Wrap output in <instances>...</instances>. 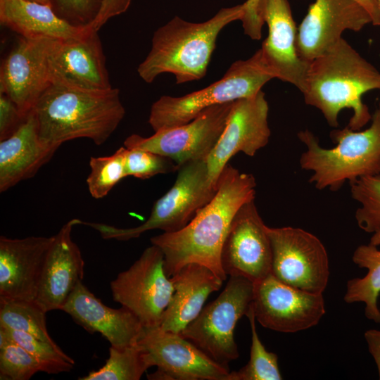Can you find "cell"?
<instances>
[{
    "mask_svg": "<svg viewBox=\"0 0 380 380\" xmlns=\"http://www.w3.org/2000/svg\"><path fill=\"white\" fill-rule=\"evenodd\" d=\"M255 187L253 175L241 172L228 163L219 177L215 196L186 226L151 238V244L164 253V270L168 277L185 265L196 262L226 280L220 260L222 247L238 210L255 199Z\"/></svg>",
    "mask_w": 380,
    "mask_h": 380,
    "instance_id": "6da1fadb",
    "label": "cell"
},
{
    "mask_svg": "<svg viewBox=\"0 0 380 380\" xmlns=\"http://www.w3.org/2000/svg\"><path fill=\"white\" fill-rule=\"evenodd\" d=\"M372 90H380V72L341 38L310 62L300 91L305 103L319 110L331 127H338L342 110L351 109L347 127L360 130L372 119L362 99Z\"/></svg>",
    "mask_w": 380,
    "mask_h": 380,
    "instance_id": "7a4b0ae2",
    "label": "cell"
},
{
    "mask_svg": "<svg viewBox=\"0 0 380 380\" xmlns=\"http://www.w3.org/2000/svg\"><path fill=\"white\" fill-rule=\"evenodd\" d=\"M32 111L41 139L58 147L79 138L89 139L100 146L125 114L117 88L87 90L58 83L48 87Z\"/></svg>",
    "mask_w": 380,
    "mask_h": 380,
    "instance_id": "3957f363",
    "label": "cell"
},
{
    "mask_svg": "<svg viewBox=\"0 0 380 380\" xmlns=\"http://www.w3.org/2000/svg\"><path fill=\"white\" fill-rule=\"evenodd\" d=\"M243 4L221 8L203 23H191L175 16L155 31L151 51L139 65L137 72L146 83L160 74L172 73L177 84L202 79L221 30L241 20Z\"/></svg>",
    "mask_w": 380,
    "mask_h": 380,
    "instance_id": "277c9868",
    "label": "cell"
},
{
    "mask_svg": "<svg viewBox=\"0 0 380 380\" xmlns=\"http://www.w3.org/2000/svg\"><path fill=\"white\" fill-rule=\"evenodd\" d=\"M370 126L362 131L348 127L336 129L331 137L336 146L322 147L309 130L298 133L306 150L300 158L302 169L312 172L309 182L316 189L338 191L346 182L380 175V106Z\"/></svg>",
    "mask_w": 380,
    "mask_h": 380,
    "instance_id": "5b68a950",
    "label": "cell"
},
{
    "mask_svg": "<svg viewBox=\"0 0 380 380\" xmlns=\"http://www.w3.org/2000/svg\"><path fill=\"white\" fill-rule=\"evenodd\" d=\"M273 78L258 50L250 58L233 63L221 79L202 89L160 97L151 107L148 123L154 132L187 123L209 107L255 95Z\"/></svg>",
    "mask_w": 380,
    "mask_h": 380,
    "instance_id": "8992f818",
    "label": "cell"
},
{
    "mask_svg": "<svg viewBox=\"0 0 380 380\" xmlns=\"http://www.w3.org/2000/svg\"><path fill=\"white\" fill-rule=\"evenodd\" d=\"M177 172L173 186L154 203L149 217L143 224L132 228H118L81 220L80 224L95 229L105 239L118 241L137 238L152 229L167 233L182 229L210 201L217 187L209 181L205 159L186 163Z\"/></svg>",
    "mask_w": 380,
    "mask_h": 380,
    "instance_id": "52a82bcc",
    "label": "cell"
},
{
    "mask_svg": "<svg viewBox=\"0 0 380 380\" xmlns=\"http://www.w3.org/2000/svg\"><path fill=\"white\" fill-rule=\"evenodd\" d=\"M253 289L254 284L246 277L229 276L222 292L202 309L181 334L213 361L229 369V363L239 356L234 329L249 310Z\"/></svg>",
    "mask_w": 380,
    "mask_h": 380,
    "instance_id": "ba28073f",
    "label": "cell"
},
{
    "mask_svg": "<svg viewBox=\"0 0 380 380\" xmlns=\"http://www.w3.org/2000/svg\"><path fill=\"white\" fill-rule=\"evenodd\" d=\"M113 300L131 310L144 328L160 327L175 289L164 270V253L151 244L110 281Z\"/></svg>",
    "mask_w": 380,
    "mask_h": 380,
    "instance_id": "9c48e42d",
    "label": "cell"
},
{
    "mask_svg": "<svg viewBox=\"0 0 380 380\" xmlns=\"http://www.w3.org/2000/svg\"><path fill=\"white\" fill-rule=\"evenodd\" d=\"M272 262L271 274L289 286L312 293H323L330 271L322 242L312 233L293 227H267Z\"/></svg>",
    "mask_w": 380,
    "mask_h": 380,
    "instance_id": "30bf717a",
    "label": "cell"
},
{
    "mask_svg": "<svg viewBox=\"0 0 380 380\" xmlns=\"http://www.w3.org/2000/svg\"><path fill=\"white\" fill-rule=\"evenodd\" d=\"M233 102L209 107L191 121L156 131L149 137L133 134L124 146L167 157L179 168L189 161L206 159L225 128Z\"/></svg>",
    "mask_w": 380,
    "mask_h": 380,
    "instance_id": "8fae6325",
    "label": "cell"
},
{
    "mask_svg": "<svg viewBox=\"0 0 380 380\" xmlns=\"http://www.w3.org/2000/svg\"><path fill=\"white\" fill-rule=\"evenodd\" d=\"M254 284L252 306L256 321L281 333H296L316 326L326 312L322 293L289 286L271 273Z\"/></svg>",
    "mask_w": 380,
    "mask_h": 380,
    "instance_id": "7c38bea8",
    "label": "cell"
},
{
    "mask_svg": "<svg viewBox=\"0 0 380 380\" xmlns=\"http://www.w3.org/2000/svg\"><path fill=\"white\" fill-rule=\"evenodd\" d=\"M269 106L260 90L253 96L233 102L225 128L205 159L209 181L217 187V181L230 158L239 152L254 156L269 142Z\"/></svg>",
    "mask_w": 380,
    "mask_h": 380,
    "instance_id": "4fadbf2b",
    "label": "cell"
},
{
    "mask_svg": "<svg viewBox=\"0 0 380 380\" xmlns=\"http://www.w3.org/2000/svg\"><path fill=\"white\" fill-rule=\"evenodd\" d=\"M254 200L244 203L229 225L220 255L228 276L238 275L256 283L271 273L272 246Z\"/></svg>",
    "mask_w": 380,
    "mask_h": 380,
    "instance_id": "5bb4252c",
    "label": "cell"
},
{
    "mask_svg": "<svg viewBox=\"0 0 380 380\" xmlns=\"http://www.w3.org/2000/svg\"><path fill=\"white\" fill-rule=\"evenodd\" d=\"M157 370L150 380H230V370L217 364L181 334L160 327L144 328L138 341Z\"/></svg>",
    "mask_w": 380,
    "mask_h": 380,
    "instance_id": "9a60e30c",
    "label": "cell"
},
{
    "mask_svg": "<svg viewBox=\"0 0 380 380\" xmlns=\"http://www.w3.org/2000/svg\"><path fill=\"white\" fill-rule=\"evenodd\" d=\"M49 39L20 37L0 70V93L6 95L27 115L51 84Z\"/></svg>",
    "mask_w": 380,
    "mask_h": 380,
    "instance_id": "2e32d148",
    "label": "cell"
},
{
    "mask_svg": "<svg viewBox=\"0 0 380 380\" xmlns=\"http://www.w3.org/2000/svg\"><path fill=\"white\" fill-rule=\"evenodd\" d=\"M369 23V13L355 0H315L297 30L298 53L310 63L336 44L345 30L358 32Z\"/></svg>",
    "mask_w": 380,
    "mask_h": 380,
    "instance_id": "e0dca14e",
    "label": "cell"
},
{
    "mask_svg": "<svg viewBox=\"0 0 380 380\" xmlns=\"http://www.w3.org/2000/svg\"><path fill=\"white\" fill-rule=\"evenodd\" d=\"M49 61L51 84L87 90L112 88L98 31L92 28L80 38L52 40Z\"/></svg>",
    "mask_w": 380,
    "mask_h": 380,
    "instance_id": "ac0fdd59",
    "label": "cell"
},
{
    "mask_svg": "<svg viewBox=\"0 0 380 380\" xmlns=\"http://www.w3.org/2000/svg\"><path fill=\"white\" fill-rule=\"evenodd\" d=\"M259 13L268 27V35L259 49L265 65L274 78L302 90L310 63L297 51V29L287 0H261Z\"/></svg>",
    "mask_w": 380,
    "mask_h": 380,
    "instance_id": "d6986e66",
    "label": "cell"
},
{
    "mask_svg": "<svg viewBox=\"0 0 380 380\" xmlns=\"http://www.w3.org/2000/svg\"><path fill=\"white\" fill-rule=\"evenodd\" d=\"M80 220H69L54 235L44 262L35 303L44 311L61 310L82 281L84 262L71 233Z\"/></svg>",
    "mask_w": 380,
    "mask_h": 380,
    "instance_id": "ffe728a7",
    "label": "cell"
},
{
    "mask_svg": "<svg viewBox=\"0 0 380 380\" xmlns=\"http://www.w3.org/2000/svg\"><path fill=\"white\" fill-rule=\"evenodd\" d=\"M51 236L0 237V299L34 301Z\"/></svg>",
    "mask_w": 380,
    "mask_h": 380,
    "instance_id": "44dd1931",
    "label": "cell"
},
{
    "mask_svg": "<svg viewBox=\"0 0 380 380\" xmlns=\"http://www.w3.org/2000/svg\"><path fill=\"white\" fill-rule=\"evenodd\" d=\"M90 333H100L110 346L124 348L138 343L144 332L139 319L129 309L110 308L79 282L62 310Z\"/></svg>",
    "mask_w": 380,
    "mask_h": 380,
    "instance_id": "7402d4cb",
    "label": "cell"
},
{
    "mask_svg": "<svg viewBox=\"0 0 380 380\" xmlns=\"http://www.w3.org/2000/svg\"><path fill=\"white\" fill-rule=\"evenodd\" d=\"M58 148L41 139L32 110L13 134L0 141V192L33 177Z\"/></svg>",
    "mask_w": 380,
    "mask_h": 380,
    "instance_id": "603a6c76",
    "label": "cell"
},
{
    "mask_svg": "<svg viewBox=\"0 0 380 380\" xmlns=\"http://www.w3.org/2000/svg\"><path fill=\"white\" fill-rule=\"evenodd\" d=\"M170 279L175 291L160 327L181 334L201 312L209 295L218 291L224 281L208 267L196 262L185 265Z\"/></svg>",
    "mask_w": 380,
    "mask_h": 380,
    "instance_id": "cb8c5ba5",
    "label": "cell"
},
{
    "mask_svg": "<svg viewBox=\"0 0 380 380\" xmlns=\"http://www.w3.org/2000/svg\"><path fill=\"white\" fill-rule=\"evenodd\" d=\"M0 22L28 39H77L91 28L72 25L58 16L51 5L27 0H0Z\"/></svg>",
    "mask_w": 380,
    "mask_h": 380,
    "instance_id": "d4e9b609",
    "label": "cell"
},
{
    "mask_svg": "<svg viewBox=\"0 0 380 380\" xmlns=\"http://www.w3.org/2000/svg\"><path fill=\"white\" fill-rule=\"evenodd\" d=\"M372 234L369 243L357 246L352 256L353 262L367 272L347 281L343 300L348 304L362 303L365 317L380 324V230Z\"/></svg>",
    "mask_w": 380,
    "mask_h": 380,
    "instance_id": "484cf974",
    "label": "cell"
},
{
    "mask_svg": "<svg viewBox=\"0 0 380 380\" xmlns=\"http://www.w3.org/2000/svg\"><path fill=\"white\" fill-rule=\"evenodd\" d=\"M154 366L149 353L138 343L124 348L110 346L109 357L99 369L79 380H139Z\"/></svg>",
    "mask_w": 380,
    "mask_h": 380,
    "instance_id": "4316f807",
    "label": "cell"
},
{
    "mask_svg": "<svg viewBox=\"0 0 380 380\" xmlns=\"http://www.w3.org/2000/svg\"><path fill=\"white\" fill-rule=\"evenodd\" d=\"M46 313L35 301L0 299V326L25 332L58 346L48 332Z\"/></svg>",
    "mask_w": 380,
    "mask_h": 380,
    "instance_id": "83f0119b",
    "label": "cell"
},
{
    "mask_svg": "<svg viewBox=\"0 0 380 380\" xmlns=\"http://www.w3.org/2000/svg\"><path fill=\"white\" fill-rule=\"evenodd\" d=\"M246 316L251 331L250 359L239 370L230 372V380H281L277 354L267 351L258 336L252 303Z\"/></svg>",
    "mask_w": 380,
    "mask_h": 380,
    "instance_id": "f1b7e54d",
    "label": "cell"
},
{
    "mask_svg": "<svg viewBox=\"0 0 380 380\" xmlns=\"http://www.w3.org/2000/svg\"><path fill=\"white\" fill-rule=\"evenodd\" d=\"M0 330L12 341L23 347L39 363L40 370L49 374L68 372L74 367V360L58 346L43 341L23 331L0 326Z\"/></svg>",
    "mask_w": 380,
    "mask_h": 380,
    "instance_id": "f546056e",
    "label": "cell"
},
{
    "mask_svg": "<svg viewBox=\"0 0 380 380\" xmlns=\"http://www.w3.org/2000/svg\"><path fill=\"white\" fill-rule=\"evenodd\" d=\"M125 156L126 148L122 146L113 155L90 158L91 171L87 178V184L93 198L105 197L121 179L128 177Z\"/></svg>",
    "mask_w": 380,
    "mask_h": 380,
    "instance_id": "4dcf8cb0",
    "label": "cell"
},
{
    "mask_svg": "<svg viewBox=\"0 0 380 380\" xmlns=\"http://www.w3.org/2000/svg\"><path fill=\"white\" fill-rule=\"evenodd\" d=\"M350 184L351 196L360 204L355 212L358 227L370 234L380 230V175L362 177Z\"/></svg>",
    "mask_w": 380,
    "mask_h": 380,
    "instance_id": "1f68e13d",
    "label": "cell"
},
{
    "mask_svg": "<svg viewBox=\"0 0 380 380\" xmlns=\"http://www.w3.org/2000/svg\"><path fill=\"white\" fill-rule=\"evenodd\" d=\"M39 372L41 370L37 361L0 330V379L28 380Z\"/></svg>",
    "mask_w": 380,
    "mask_h": 380,
    "instance_id": "d6a6232c",
    "label": "cell"
},
{
    "mask_svg": "<svg viewBox=\"0 0 380 380\" xmlns=\"http://www.w3.org/2000/svg\"><path fill=\"white\" fill-rule=\"evenodd\" d=\"M125 165L127 175L140 179L174 172L179 169L170 158L140 148H126Z\"/></svg>",
    "mask_w": 380,
    "mask_h": 380,
    "instance_id": "836d02e7",
    "label": "cell"
},
{
    "mask_svg": "<svg viewBox=\"0 0 380 380\" xmlns=\"http://www.w3.org/2000/svg\"><path fill=\"white\" fill-rule=\"evenodd\" d=\"M56 13L77 27L90 25L98 15L103 0H50Z\"/></svg>",
    "mask_w": 380,
    "mask_h": 380,
    "instance_id": "e575fe53",
    "label": "cell"
},
{
    "mask_svg": "<svg viewBox=\"0 0 380 380\" xmlns=\"http://www.w3.org/2000/svg\"><path fill=\"white\" fill-rule=\"evenodd\" d=\"M27 115L6 95L0 93V141L13 134Z\"/></svg>",
    "mask_w": 380,
    "mask_h": 380,
    "instance_id": "d590c367",
    "label": "cell"
},
{
    "mask_svg": "<svg viewBox=\"0 0 380 380\" xmlns=\"http://www.w3.org/2000/svg\"><path fill=\"white\" fill-rule=\"evenodd\" d=\"M261 0H247L243 4V15L241 18L244 33L253 39L261 38L262 27L264 24L260 13Z\"/></svg>",
    "mask_w": 380,
    "mask_h": 380,
    "instance_id": "8d00e7d4",
    "label": "cell"
},
{
    "mask_svg": "<svg viewBox=\"0 0 380 380\" xmlns=\"http://www.w3.org/2000/svg\"><path fill=\"white\" fill-rule=\"evenodd\" d=\"M132 0H103L98 15L94 22L88 25L96 31L111 18L125 13Z\"/></svg>",
    "mask_w": 380,
    "mask_h": 380,
    "instance_id": "74e56055",
    "label": "cell"
},
{
    "mask_svg": "<svg viewBox=\"0 0 380 380\" xmlns=\"http://www.w3.org/2000/svg\"><path fill=\"white\" fill-rule=\"evenodd\" d=\"M369 353L376 364L380 379V330L368 329L364 334Z\"/></svg>",
    "mask_w": 380,
    "mask_h": 380,
    "instance_id": "f35d334b",
    "label": "cell"
},
{
    "mask_svg": "<svg viewBox=\"0 0 380 380\" xmlns=\"http://www.w3.org/2000/svg\"><path fill=\"white\" fill-rule=\"evenodd\" d=\"M369 15L373 25H380V4L379 0H355Z\"/></svg>",
    "mask_w": 380,
    "mask_h": 380,
    "instance_id": "ab89813d",
    "label": "cell"
},
{
    "mask_svg": "<svg viewBox=\"0 0 380 380\" xmlns=\"http://www.w3.org/2000/svg\"><path fill=\"white\" fill-rule=\"evenodd\" d=\"M27 1L37 2V3H40V4H43L51 5V1L50 0H27Z\"/></svg>",
    "mask_w": 380,
    "mask_h": 380,
    "instance_id": "60d3db41",
    "label": "cell"
},
{
    "mask_svg": "<svg viewBox=\"0 0 380 380\" xmlns=\"http://www.w3.org/2000/svg\"><path fill=\"white\" fill-rule=\"evenodd\" d=\"M379 4H380V0H379Z\"/></svg>",
    "mask_w": 380,
    "mask_h": 380,
    "instance_id": "b9f144b4",
    "label": "cell"
}]
</instances>
